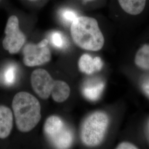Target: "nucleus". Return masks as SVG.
Returning a JSON list of instances; mask_svg holds the SVG:
<instances>
[{
    "mask_svg": "<svg viewBox=\"0 0 149 149\" xmlns=\"http://www.w3.org/2000/svg\"><path fill=\"white\" fill-rule=\"evenodd\" d=\"M13 114L7 107L0 106V139H5L11 133L13 127Z\"/></svg>",
    "mask_w": 149,
    "mask_h": 149,
    "instance_id": "nucleus-10",
    "label": "nucleus"
},
{
    "mask_svg": "<svg viewBox=\"0 0 149 149\" xmlns=\"http://www.w3.org/2000/svg\"><path fill=\"white\" fill-rule=\"evenodd\" d=\"M4 80L8 85L13 84L16 80V68L13 65H11L6 69L4 73Z\"/></svg>",
    "mask_w": 149,
    "mask_h": 149,
    "instance_id": "nucleus-13",
    "label": "nucleus"
},
{
    "mask_svg": "<svg viewBox=\"0 0 149 149\" xmlns=\"http://www.w3.org/2000/svg\"><path fill=\"white\" fill-rule=\"evenodd\" d=\"M104 84L101 81L93 82L86 84L82 88L83 95L90 101L97 100L101 95Z\"/></svg>",
    "mask_w": 149,
    "mask_h": 149,
    "instance_id": "nucleus-11",
    "label": "nucleus"
},
{
    "mask_svg": "<svg viewBox=\"0 0 149 149\" xmlns=\"http://www.w3.org/2000/svg\"><path fill=\"white\" fill-rule=\"evenodd\" d=\"M62 16L66 21L72 23L78 17L74 11L71 10H65L62 12Z\"/></svg>",
    "mask_w": 149,
    "mask_h": 149,
    "instance_id": "nucleus-15",
    "label": "nucleus"
},
{
    "mask_svg": "<svg viewBox=\"0 0 149 149\" xmlns=\"http://www.w3.org/2000/svg\"><path fill=\"white\" fill-rule=\"evenodd\" d=\"M18 129L23 133L32 130L41 119V106L37 99L26 92L17 93L12 101Z\"/></svg>",
    "mask_w": 149,
    "mask_h": 149,
    "instance_id": "nucleus-2",
    "label": "nucleus"
},
{
    "mask_svg": "<svg viewBox=\"0 0 149 149\" xmlns=\"http://www.w3.org/2000/svg\"><path fill=\"white\" fill-rule=\"evenodd\" d=\"M71 34L75 44L86 50L98 51L104 44L98 22L91 17H77L71 23Z\"/></svg>",
    "mask_w": 149,
    "mask_h": 149,
    "instance_id": "nucleus-1",
    "label": "nucleus"
},
{
    "mask_svg": "<svg viewBox=\"0 0 149 149\" xmlns=\"http://www.w3.org/2000/svg\"><path fill=\"white\" fill-rule=\"evenodd\" d=\"M48 44L47 39H43L38 44L29 43L27 44L23 50L24 65L29 67H33L49 62L52 55Z\"/></svg>",
    "mask_w": 149,
    "mask_h": 149,
    "instance_id": "nucleus-7",
    "label": "nucleus"
},
{
    "mask_svg": "<svg viewBox=\"0 0 149 149\" xmlns=\"http://www.w3.org/2000/svg\"><path fill=\"white\" fill-rule=\"evenodd\" d=\"M44 130L47 138L58 149H68L72 144V134L58 116L48 118L45 123Z\"/></svg>",
    "mask_w": 149,
    "mask_h": 149,
    "instance_id": "nucleus-5",
    "label": "nucleus"
},
{
    "mask_svg": "<svg viewBox=\"0 0 149 149\" xmlns=\"http://www.w3.org/2000/svg\"><path fill=\"white\" fill-rule=\"evenodd\" d=\"M118 149H138V148L134 145V144L128 143V142H123L119 144L117 148Z\"/></svg>",
    "mask_w": 149,
    "mask_h": 149,
    "instance_id": "nucleus-16",
    "label": "nucleus"
},
{
    "mask_svg": "<svg viewBox=\"0 0 149 149\" xmlns=\"http://www.w3.org/2000/svg\"><path fill=\"white\" fill-rule=\"evenodd\" d=\"M31 84L34 91L44 100L52 95L55 101L61 103L65 101L70 96L69 85L63 81L54 80L45 70H35L31 75Z\"/></svg>",
    "mask_w": 149,
    "mask_h": 149,
    "instance_id": "nucleus-3",
    "label": "nucleus"
},
{
    "mask_svg": "<svg viewBox=\"0 0 149 149\" xmlns=\"http://www.w3.org/2000/svg\"><path fill=\"white\" fill-rule=\"evenodd\" d=\"M117 2L124 13L129 16H137L144 12L147 0H117Z\"/></svg>",
    "mask_w": 149,
    "mask_h": 149,
    "instance_id": "nucleus-9",
    "label": "nucleus"
},
{
    "mask_svg": "<svg viewBox=\"0 0 149 149\" xmlns=\"http://www.w3.org/2000/svg\"><path fill=\"white\" fill-rule=\"evenodd\" d=\"M51 41L54 45L57 48H63L65 44L64 38L59 32H54L52 33Z\"/></svg>",
    "mask_w": 149,
    "mask_h": 149,
    "instance_id": "nucleus-14",
    "label": "nucleus"
},
{
    "mask_svg": "<svg viewBox=\"0 0 149 149\" xmlns=\"http://www.w3.org/2000/svg\"><path fill=\"white\" fill-rule=\"evenodd\" d=\"M109 125L106 113L96 112L86 118L81 129V139L88 146H96L101 143Z\"/></svg>",
    "mask_w": 149,
    "mask_h": 149,
    "instance_id": "nucleus-4",
    "label": "nucleus"
},
{
    "mask_svg": "<svg viewBox=\"0 0 149 149\" xmlns=\"http://www.w3.org/2000/svg\"><path fill=\"white\" fill-rule=\"evenodd\" d=\"M5 32L3 47L10 54L17 53L26 42V36L19 29V20L16 16L8 18Z\"/></svg>",
    "mask_w": 149,
    "mask_h": 149,
    "instance_id": "nucleus-6",
    "label": "nucleus"
},
{
    "mask_svg": "<svg viewBox=\"0 0 149 149\" xmlns=\"http://www.w3.org/2000/svg\"><path fill=\"white\" fill-rule=\"evenodd\" d=\"M103 63L100 57L92 58L88 54H84L79 61V68L82 72L90 74L100 71Z\"/></svg>",
    "mask_w": 149,
    "mask_h": 149,
    "instance_id": "nucleus-8",
    "label": "nucleus"
},
{
    "mask_svg": "<svg viewBox=\"0 0 149 149\" xmlns=\"http://www.w3.org/2000/svg\"><path fill=\"white\" fill-rule=\"evenodd\" d=\"M85 1H92V0H85Z\"/></svg>",
    "mask_w": 149,
    "mask_h": 149,
    "instance_id": "nucleus-18",
    "label": "nucleus"
},
{
    "mask_svg": "<svg viewBox=\"0 0 149 149\" xmlns=\"http://www.w3.org/2000/svg\"><path fill=\"white\" fill-rule=\"evenodd\" d=\"M135 63L142 69L149 70V44H145L139 49L135 54Z\"/></svg>",
    "mask_w": 149,
    "mask_h": 149,
    "instance_id": "nucleus-12",
    "label": "nucleus"
},
{
    "mask_svg": "<svg viewBox=\"0 0 149 149\" xmlns=\"http://www.w3.org/2000/svg\"><path fill=\"white\" fill-rule=\"evenodd\" d=\"M142 88L144 93L149 98V77L144 81L142 84Z\"/></svg>",
    "mask_w": 149,
    "mask_h": 149,
    "instance_id": "nucleus-17",
    "label": "nucleus"
},
{
    "mask_svg": "<svg viewBox=\"0 0 149 149\" xmlns=\"http://www.w3.org/2000/svg\"><path fill=\"white\" fill-rule=\"evenodd\" d=\"M31 1H35V0H31Z\"/></svg>",
    "mask_w": 149,
    "mask_h": 149,
    "instance_id": "nucleus-19",
    "label": "nucleus"
}]
</instances>
